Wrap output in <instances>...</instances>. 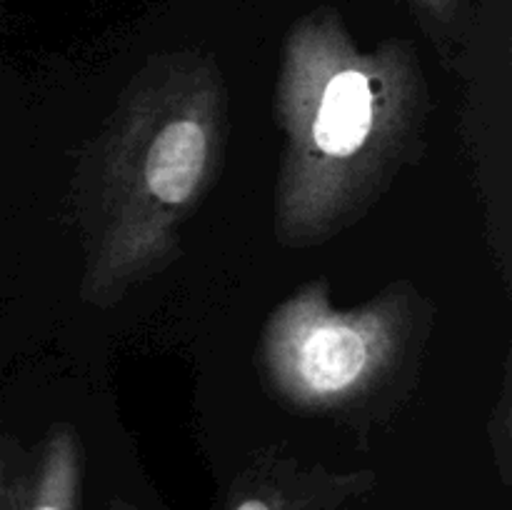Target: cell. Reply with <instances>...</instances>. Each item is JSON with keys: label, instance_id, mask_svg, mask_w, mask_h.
I'll return each mask as SVG.
<instances>
[{"label": "cell", "instance_id": "cell-6", "mask_svg": "<svg viewBox=\"0 0 512 510\" xmlns=\"http://www.w3.org/2000/svg\"><path fill=\"white\" fill-rule=\"evenodd\" d=\"M30 450L13 435L0 433V510H20Z\"/></svg>", "mask_w": 512, "mask_h": 510}, {"label": "cell", "instance_id": "cell-2", "mask_svg": "<svg viewBox=\"0 0 512 510\" xmlns=\"http://www.w3.org/2000/svg\"><path fill=\"white\" fill-rule=\"evenodd\" d=\"M228 95L213 58L150 60L85 155L75 185L83 298L113 305L180 255V228L218 175Z\"/></svg>", "mask_w": 512, "mask_h": 510}, {"label": "cell", "instance_id": "cell-5", "mask_svg": "<svg viewBox=\"0 0 512 510\" xmlns=\"http://www.w3.org/2000/svg\"><path fill=\"white\" fill-rule=\"evenodd\" d=\"M83 445L70 423L48 428L30 450L20 510H80Z\"/></svg>", "mask_w": 512, "mask_h": 510}, {"label": "cell", "instance_id": "cell-1", "mask_svg": "<svg viewBox=\"0 0 512 510\" xmlns=\"http://www.w3.org/2000/svg\"><path fill=\"white\" fill-rule=\"evenodd\" d=\"M425 108L423 70L408 40L360 48L330 8L295 20L275 88L280 243L310 248L363 218L413 160Z\"/></svg>", "mask_w": 512, "mask_h": 510}, {"label": "cell", "instance_id": "cell-3", "mask_svg": "<svg viewBox=\"0 0 512 510\" xmlns=\"http://www.w3.org/2000/svg\"><path fill=\"white\" fill-rule=\"evenodd\" d=\"M423 300L410 285L340 308L308 283L270 313L260 338L268 388L308 415H358L413 373L425 340Z\"/></svg>", "mask_w": 512, "mask_h": 510}, {"label": "cell", "instance_id": "cell-8", "mask_svg": "<svg viewBox=\"0 0 512 510\" xmlns=\"http://www.w3.org/2000/svg\"><path fill=\"white\" fill-rule=\"evenodd\" d=\"M105 510H140L138 505H133V503H128V500H120V498H115V500H110L108 503V508Z\"/></svg>", "mask_w": 512, "mask_h": 510}, {"label": "cell", "instance_id": "cell-7", "mask_svg": "<svg viewBox=\"0 0 512 510\" xmlns=\"http://www.w3.org/2000/svg\"><path fill=\"white\" fill-rule=\"evenodd\" d=\"M415 10L425 28L430 30H450L458 20L463 0H405Z\"/></svg>", "mask_w": 512, "mask_h": 510}, {"label": "cell", "instance_id": "cell-4", "mask_svg": "<svg viewBox=\"0 0 512 510\" xmlns=\"http://www.w3.org/2000/svg\"><path fill=\"white\" fill-rule=\"evenodd\" d=\"M375 488V473H338L288 455H260L233 480L225 510H345Z\"/></svg>", "mask_w": 512, "mask_h": 510}]
</instances>
